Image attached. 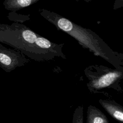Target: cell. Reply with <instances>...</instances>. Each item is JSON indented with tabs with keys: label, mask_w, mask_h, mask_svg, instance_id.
<instances>
[{
	"label": "cell",
	"mask_w": 123,
	"mask_h": 123,
	"mask_svg": "<svg viewBox=\"0 0 123 123\" xmlns=\"http://www.w3.org/2000/svg\"><path fill=\"white\" fill-rule=\"evenodd\" d=\"M0 42L9 44L35 58V54H58V46L37 35L26 26L14 23L12 25L0 24Z\"/></svg>",
	"instance_id": "obj_1"
},
{
	"label": "cell",
	"mask_w": 123,
	"mask_h": 123,
	"mask_svg": "<svg viewBox=\"0 0 123 123\" xmlns=\"http://www.w3.org/2000/svg\"><path fill=\"white\" fill-rule=\"evenodd\" d=\"M41 15L60 29L75 38L82 46L110 62L114 66L119 65L116 56L96 34L69 20L45 9L40 11Z\"/></svg>",
	"instance_id": "obj_2"
},
{
	"label": "cell",
	"mask_w": 123,
	"mask_h": 123,
	"mask_svg": "<svg viewBox=\"0 0 123 123\" xmlns=\"http://www.w3.org/2000/svg\"><path fill=\"white\" fill-rule=\"evenodd\" d=\"M21 57L16 51L0 45V66L7 72L22 65Z\"/></svg>",
	"instance_id": "obj_3"
},
{
	"label": "cell",
	"mask_w": 123,
	"mask_h": 123,
	"mask_svg": "<svg viewBox=\"0 0 123 123\" xmlns=\"http://www.w3.org/2000/svg\"><path fill=\"white\" fill-rule=\"evenodd\" d=\"M122 75L121 71L112 70L93 79L90 83V86L96 90L105 88L113 84L115 81L121 78Z\"/></svg>",
	"instance_id": "obj_4"
},
{
	"label": "cell",
	"mask_w": 123,
	"mask_h": 123,
	"mask_svg": "<svg viewBox=\"0 0 123 123\" xmlns=\"http://www.w3.org/2000/svg\"><path fill=\"white\" fill-rule=\"evenodd\" d=\"M38 0H4L3 4L9 11H16L31 5Z\"/></svg>",
	"instance_id": "obj_5"
},
{
	"label": "cell",
	"mask_w": 123,
	"mask_h": 123,
	"mask_svg": "<svg viewBox=\"0 0 123 123\" xmlns=\"http://www.w3.org/2000/svg\"><path fill=\"white\" fill-rule=\"evenodd\" d=\"M101 104L109 113L114 118L121 122L123 121V109L119 106L108 101L100 100Z\"/></svg>",
	"instance_id": "obj_6"
},
{
	"label": "cell",
	"mask_w": 123,
	"mask_h": 123,
	"mask_svg": "<svg viewBox=\"0 0 123 123\" xmlns=\"http://www.w3.org/2000/svg\"><path fill=\"white\" fill-rule=\"evenodd\" d=\"M109 122L107 118L101 111L95 107L90 106L88 110L87 123H104Z\"/></svg>",
	"instance_id": "obj_7"
}]
</instances>
